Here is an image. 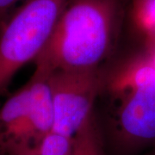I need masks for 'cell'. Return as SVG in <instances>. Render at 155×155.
<instances>
[{
	"mask_svg": "<svg viewBox=\"0 0 155 155\" xmlns=\"http://www.w3.org/2000/svg\"><path fill=\"white\" fill-rule=\"evenodd\" d=\"M120 0H67L35 70L97 69L110 49L121 17Z\"/></svg>",
	"mask_w": 155,
	"mask_h": 155,
	"instance_id": "6da1fadb",
	"label": "cell"
},
{
	"mask_svg": "<svg viewBox=\"0 0 155 155\" xmlns=\"http://www.w3.org/2000/svg\"><path fill=\"white\" fill-rule=\"evenodd\" d=\"M67 0H26L0 28V96L17 72L35 61L51 37Z\"/></svg>",
	"mask_w": 155,
	"mask_h": 155,
	"instance_id": "7a4b0ae2",
	"label": "cell"
},
{
	"mask_svg": "<svg viewBox=\"0 0 155 155\" xmlns=\"http://www.w3.org/2000/svg\"><path fill=\"white\" fill-rule=\"evenodd\" d=\"M117 101L116 139L127 148L155 147V67L148 56L136 59L112 84Z\"/></svg>",
	"mask_w": 155,
	"mask_h": 155,
	"instance_id": "3957f363",
	"label": "cell"
},
{
	"mask_svg": "<svg viewBox=\"0 0 155 155\" xmlns=\"http://www.w3.org/2000/svg\"><path fill=\"white\" fill-rule=\"evenodd\" d=\"M53 104V133L72 139L91 116L99 87L97 69L60 70L48 75Z\"/></svg>",
	"mask_w": 155,
	"mask_h": 155,
	"instance_id": "277c9868",
	"label": "cell"
},
{
	"mask_svg": "<svg viewBox=\"0 0 155 155\" xmlns=\"http://www.w3.org/2000/svg\"><path fill=\"white\" fill-rule=\"evenodd\" d=\"M41 141L30 117L27 82L0 109V152L8 155H26L37 148Z\"/></svg>",
	"mask_w": 155,
	"mask_h": 155,
	"instance_id": "5b68a950",
	"label": "cell"
},
{
	"mask_svg": "<svg viewBox=\"0 0 155 155\" xmlns=\"http://www.w3.org/2000/svg\"><path fill=\"white\" fill-rule=\"evenodd\" d=\"M48 75L35 70L28 81L30 117L35 131L41 140L52 132L54 126V104Z\"/></svg>",
	"mask_w": 155,
	"mask_h": 155,
	"instance_id": "8992f818",
	"label": "cell"
},
{
	"mask_svg": "<svg viewBox=\"0 0 155 155\" xmlns=\"http://www.w3.org/2000/svg\"><path fill=\"white\" fill-rule=\"evenodd\" d=\"M71 155H104L92 114L72 138Z\"/></svg>",
	"mask_w": 155,
	"mask_h": 155,
	"instance_id": "52a82bcc",
	"label": "cell"
},
{
	"mask_svg": "<svg viewBox=\"0 0 155 155\" xmlns=\"http://www.w3.org/2000/svg\"><path fill=\"white\" fill-rule=\"evenodd\" d=\"M134 15L151 45L155 44V0H134Z\"/></svg>",
	"mask_w": 155,
	"mask_h": 155,
	"instance_id": "ba28073f",
	"label": "cell"
},
{
	"mask_svg": "<svg viewBox=\"0 0 155 155\" xmlns=\"http://www.w3.org/2000/svg\"><path fill=\"white\" fill-rule=\"evenodd\" d=\"M72 139L51 132L37 148L26 155H71Z\"/></svg>",
	"mask_w": 155,
	"mask_h": 155,
	"instance_id": "9c48e42d",
	"label": "cell"
},
{
	"mask_svg": "<svg viewBox=\"0 0 155 155\" xmlns=\"http://www.w3.org/2000/svg\"><path fill=\"white\" fill-rule=\"evenodd\" d=\"M21 0H0V28L10 17L12 9Z\"/></svg>",
	"mask_w": 155,
	"mask_h": 155,
	"instance_id": "30bf717a",
	"label": "cell"
},
{
	"mask_svg": "<svg viewBox=\"0 0 155 155\" xmlns=\"http://www.w3.org/2000/svg\"><path fill=\"white\" fill-rule=\"evenodd\" d=\"M147 56H148V58L150 59V61H152V63L153 64V66L155 67V44L151 45L150 52Z\"/></svg>",
	"mask_w": 155,
	"mask_h": 155,
	"instance_id": "8fae6325",
	"label": "cell"
},
{
	"mask_svg": "<svg viewBox=\"0 0 155 155\" xmlns=\"http://www.w3.org/2000/svg\"><path fill=\"white\" fill-rule=\"evenodd\" d=\"M152 155H155V151H154V152H153V154H152Z\"/></svg>",
	"mask_w": 155,
	"mask_h": 155,
	"instance_id": "7c38bea8",
	"label": "cell"
}]
</instances>
